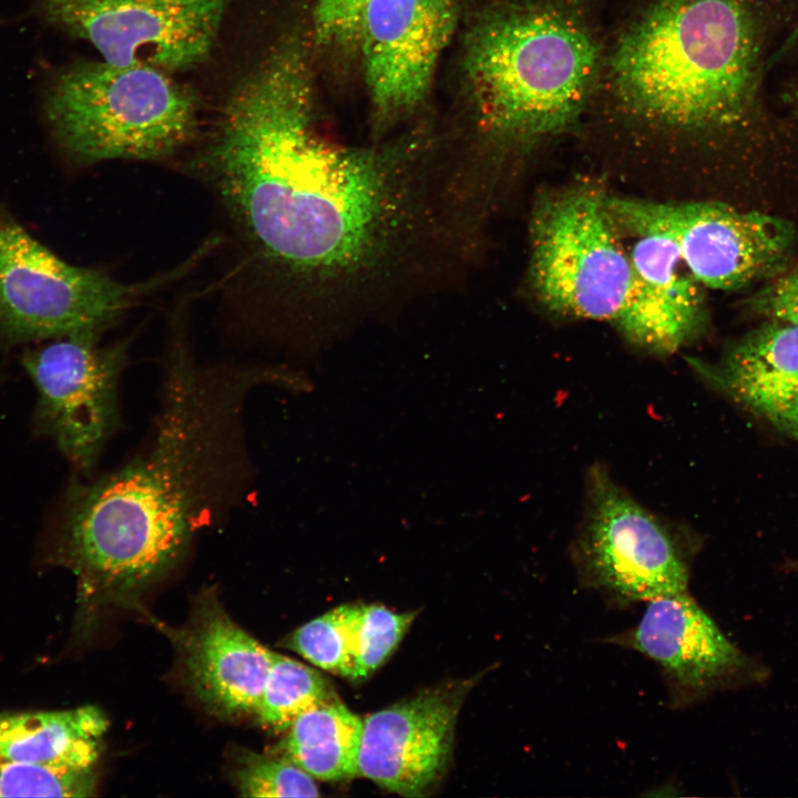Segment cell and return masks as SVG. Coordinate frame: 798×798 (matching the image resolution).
Returning a JSON list of instances; mask_svg holds the SVG:
<instances>
[{"instance_id": "13", "label": "cell", "mask_w": 798, "mask_h": 798, "mask_svg": "<svg viewBox=\"0 0 798 798\" xmlns=\"http://www.w3.org/2000/svg\"><path fill=\"white\" fill-rule=\"evenodd\" d=\"M617 641L659 666L679 704L769 677V669L735 645L687 592L648 601L637 625Z\"/></svg>"}, {"instance_id": "25", "label": "cell", "mask_w": 798, "mask_h": 798, "mask_svg": "<svg viewBox=\"0 0 798 798\" xmlns=\"http://www.w3.org/2000/svg\"><path fill=\"white\" fill-rule=\"evenodd\" d=\"M369 0H316L313 10L314 44L337 57L357 54L360 25Z\"/></svg>"}, {"instance_id": "11", "label": "cell", "mask_w": 798, "mask_h": 798, "mask_svg": "<svg viewBox=\"0 0 798 798\" xmlns=\"http://www.w3.org/2000/svg\"><path fill=\"white\" fill-rule=\"evenodd\" d=\"M45 23L90 42L103 61L167 73L211 54L229 0H31Z\"/></svg>"}, {"instance_id": "10", "label": "cell", "mask_w": 798, "mask_h": 798, "mask_svg": "<svg viewBox=\"0 0 798 798\" xmlns=\"http://www.w3.org/2000/svg\"><path fill=\"white\" fill-rule=\"evenodd\" d=\"M129 341L101 345L79 334L25 349L21 362L37 389L33 426L78 475L92 473L120 424L119 382Z\"/></svg>"}, {"instance_id": "22", "label": "cell", "mask_w": 798, "mask_h": 798, "mask_svg": "<svg viewBox=\"0 0 798 798\" xmlns=\"http://www.w3.org/2000/svg\"><path fill=\"white\" fill-rule=\"evenodd\" d=\"M416 615V612L396 613L380 604H359L349 678H362L376 671L395 651Z\"/></svg>"}, {"instance_id": "2", "label": "cell", "mask_w": 798, "mask_h": 798, "mask_svg": "<svg viewBox=\"0 0 798 798\" xmlns=\"http://www.w3.org/2000/svg\"><path fill=\"white\" fill-rule=\"evenodd\" d=\"M173 346L150 443L112 472L73 478L54 519L61 559L106 590L162 575L228 505L248 470L246 398L287 381L276 368H205L183 344Z\"/></svg>"}, {"instance_id": "7", "label": "cell", "mask_w": 798, "mask_h": 798, "mask_svg": "<svg viewBox=\"0 0 798 798\" xmlns=\"http://www.w3.org/2000/svg\"><path fill=\"white\" fill-rule=\"evenodd\" d=\"M163 282L125 284L69 264L0 205V337L7 344L101 335Z\"/></svg>"}, {"instance_id": "12", "label": "cell", "mask_w": 798, "mask_h": 798, "mask_svg": "<svg viewBox=\"0 0 798 798\" xmlns=\"http://www.w3.org/2000/svg\"><path fill=\"white\" fill-rule=\"evenodd\" d=\"M460 0H369L357 57L375 142L426 105L441 54L461 22Z\"/></svg>"}, {"instance_id": "26", "label": "cell", "mask_w": 798, "mask_h": 798, "mask_svg": "<svg viewBox=\"0 0 798 798\" xmlns=\"http://www.w3.org/2000/svg\"><path fill=\"white\" fill-rule=\"evenodd\" d=\"M749 305L766 319L798 325V269L763 287L750 298Z\"/></svg>"}, {"instance_id": "5", "label": "cell", "mask_w": 798, "mask_h": 798, "mask_svg": "<svg viewBox=\"0 0 798 798\" xmlns=\"http://www.w3.org/2000/svg\"><path fill=\"white\" fill-rule=\"evenodd\" d=\"M42 110L60 151L92 164L172 155L195 132L198 103L167 72L89 61L52 78Z\"/></svg>"}, {"instance_id": "23", "label": "cell", "mask_w": 798, "mask_h": 798, "mask_svg": "<svg viewBox=\"0 0 798 798\" xmlns=\"http://www.w3.org/2000/svg\"><path fill=\"white\" fill-rule=\"evenodd\" d=\"M92 770H73L0 757V797H88Z\"/></svg>"}, {"instance_id": "9", "label": "cell", "mask_w": 798, "mask_h": 798, "mask_svg": "<svg viewBox=\"0 0 798 798\" xmlns=\"http://www.w3.org/2000/svg\"><path fill=\"white\" fill-rule=\"evenodd\" d=\"M574 553L586 581L616 596L648 602L687 592L689 552L679 535L600 464L587 473Z\"/></svg>"}, {"instance_id": "8", "label": "cell", "mask_w": 798, "mask_h": 798, "mask_svg": "<svg viewBox=\"0 0 798 798\" xmlns=\"http://www.w3.org/2000/svg\"><path fill=\"white\" fill-rule=\"evenodd\" d=\"M616 226L631 234L672 241L704 286L733 290L777 272L792 249L796 231L781 217L718 202L661 203L608 197Z\"/></svg>"}, {"instance_id": "18", "label": "cell", "mask_w": 798, "mask_h": 798, "mask_svg": "<svg viewBox=\"0 0 798 798\" xmlns=\"http://www.w3.org/2000/svg\"><path fill=\"white\" fill-rule=\"evenodd\" d=\"M108 719L94 706L0 715V757L73 770H92Z\"/></svg>"}, {"instance_id": "4", "label": "cell", "mask_w": 798, "mask_h": 798, "mask_svg": "<svg viewBox=\"0 0 798 798\" xmlns=\"http://www.w3.org/2000/svg\"><path fill=\"white\" fill-rule=\"evenodd\" d=\"M605 0H473L458 58L463 124L454 180L483 212L490 173L583 129Z\"/></svg>"}, {"instance_id": "6", "label": "cell", "mask_w": 798, "mask_h": 798, "mask_svg": "<svg viewBox=\"0 0 798 798\" xmlns=\"http://www.w3.org/2000/svg\"><path fill=\"white\" fill-rule=\"evenodd\" d=\"M607 196L591 185L542 198L530 227V284L549 310L623 331L638 293Z\"/></svg>"}, {"instance_id": "16", "label": "cell", "mask_w": 798, "mask_h": 798, "mask_svg": "<svg viewBox=\"0 0 798 798\" xmlns=\"http://www.w3.org/2000/svg\"><path fill=\"white\" fill-rule=\"evenodd\" d=\"M635 236L630 258L638 293L621 334L645 351L669 355L705 328L704 295L672 241L654 233Z\"/></svg>"}, {"instance_id": "1", "label": "cell", "mask_w": 798, "mask_h": 798, "mask_svg": "<svg viewBox=\"0 0 798 798\" xmlns=\"http://www.w3.org/2000/svg\"><path fill=\"white\" fill-rule=\"evenodd\" d=\"M310 57L278 42L232 86L202 162L257 253L319 320L383 310L464 250L441 142L370 146L316 126Z\"/></svg>"}, {"instance_id": "24", "label": "cell", "mask_w": 798, "mask_h": 798, "mask_svg": "<svg viewBox=\"0 0 798 798\" xmlns=\"http://www.w3.org/2000/svg\"><path fill=\"white\" fill-rule=\"evenodd\" d=\"M244 797H317L314 778L287 757L248 754L236 771Z\"/></svg>"}, {"instance_id": "27", "label": "cell", "mask_w": 798, "mask_h": 798, "mask_svg": "<svg viewBox=\"0 0 798 798\" xmlns=\"http://www.w3.org/2000/svg\"><path fill=\"white\" fill-rule=\"evenodd\" d=\"M784 569L787 570V571H789V572H798V560L788 561V562L784 565Z\"/></svg>"}, {"instance_id": "15", "label": "cell", "mask_w": 798, "mask_h": 798, "mask_svg": "<svg viewBox=\"0 0 798 798\" xmlns=\"http://www.w3.org/2000/svg\"><path fill=\"white\" fill-rule=\"evenodd\" d=\"M694 366L712 388L798 442V325L767 319L718 362Z\"/></svg>"}, {"instance_id": "20", "label": "cell", "mask_w": 798, "mask_h": 798, "mask_svg": "<svg viewBox=\"0 0 798 798\" xmlns=\"http://www.w3.org/2000/svg\"><path fill=\"white\" fill-rule=\"evenodd\" d=\"M331 697L329 685L319 673L275 654L255 714L265 727L288 730L301 714Z\"/></svg>"}, {"instance_id": "19", "label": "cell", "mask_w": 798, "mask_h": 798, "mask_svg": "<svg viewBox=\"0 0 798 798\" xmlns=\"http://www.w3.org/2000/svg\"><path fill=\"white\" fill-rule=\"evenodd\" d=\"M361 734L362 720L331 697L291 724L283 749L314 779L338 781L359 775Z\"/></svg>"}, {"instance_id": "3", "label": "cell", "mask_w": 798, "mask_h": 798, "mask_svg": "<svg viewBox=\"0 0 798 798\" xmlns=\"http://www.w3.org/2000/svg\"><path fill=\"white\" fill-rule=\"evenodd\" d=\"M754 0H605L583 129L632 149L729 139L758 109Z\"/></svg>"}, {"instance_id": "17", "label": "cell", "mask_w": 798, "mask_h": 798, "mask_svg": "<svg viewBox=\"0 0 798 798\" xmlns=\"http://www.w3.org/2000/svg\"><path fill=\"white\" fill-rule=\"evenodd\" d=\"M183 648L188 678L203 702L227 715L256 712L276 653L213 602L197 613Z\"/></svg>"}, {"instance_id": "21", "label": "cell", "mask_w": 798, "mask_h": 798, "mask_svg": "<svg viewBox=\"0 0 798 798\" xmlns=\"http://www.w3.org/2000/svg\"><path fill=\"white\" fill-rule=\"evenodd\" d=\"M359 604L340 605L296 630L288 646L318 667L349 677Z\"/></svg>"}, {"instance_id": "14", "label": "cell", "mask_w": 798, "mask_h": 798, "mask_svg": "<svg viewBox=\"0 0 798 798\" xmlns=\"http://www.w3.org/2000/svg\"><path fill=\"white\" fill-rule=\"evenodd\" d=\"M460 699L450 690L422 693L362 720L359 775L402 796H420L448 761Z\"/></svg>"}]
</instances>
